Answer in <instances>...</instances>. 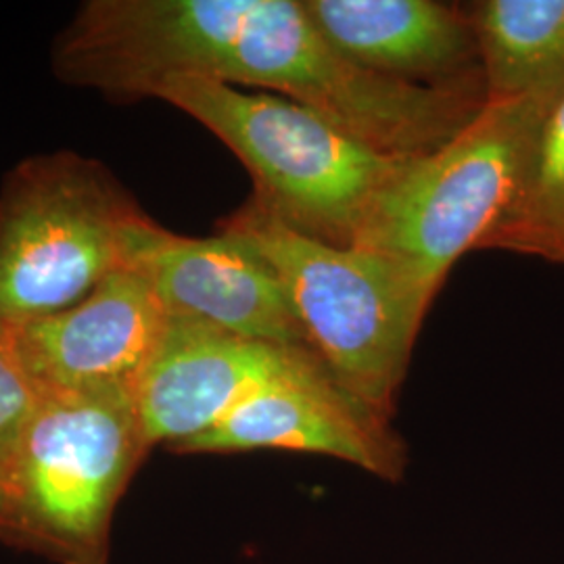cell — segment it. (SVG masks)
Listing matches in <instances>:
<instances>
[{
  "instance_id": "obj_1",
  "label": "cell",
  "mask_w": 564,
  "mask_h": 564,
  "mask_svg": "<svg viewBox=\"0 0 564 564\" xmlns=\"http://www.w3.org/2000/svg\"><path fill=\"white\" fill-rule=\"evenodd\" d=\"M220 230L253 247L274 270L310 347L333 377L391 419L440 289L393 256L303 237L251 199Z\"/></svg>"
},
{
  "instance_id": "obj_2",
  "label": "cell",
  "mask_w": 564,
  "mask_h": 564,
  "mask_svg": "<svg viewBox=\"0 0 564 564\" xmlns=\"http://www.w3.org/2000/svg\"><path fill=\"white\" fill-rule=\"evenodd\" d=\"M151 97L199 121L241 160L253 181L251 202L328 245H356L370 207L408 162L281 95L176 76L160 82Z\"/></svg>"
},
{
  "instance_id": "obj_3",
  "label": "cell",
  "mask_w": 564,
  "mask_h": 564,
  "mask_svg": "<svg viewBox=\"0 0 564 564\" xmlns=\"http://www.w3.org/2000/svg\"><path fill=\"white\" fill-rule=\"evenodd\" d=\"M563 93L485 102L442 149L403 163L354 247L393 256L442 289L452 265L481 249L517 202L545 118Z\"/></svg>"
},
{
  "instance_id": "obj_4",
  "label": "cell",
  "mask_w": 564,
  "mask_h": 564,
  "mask_svg": "<svg viewBox=\"0 0 564 564\" xmlns=\"http://www.w3.org/2000/svg\"><path fill=\"white\" fill-rule=\"evenodd\" d=\"M149 452L134 389L42 395L7 477L0 540L57 564H109L116 508Z\"/></svg>"
},
{
  "instance_id": "obj_5",
  "label": "cell",
  "mask_w": 564,
  "mask_h": 564,
  "mask_svg": "<svg viewBox=\"0 0 564 564\" xmlns=\"http://www.w3.org/2000/svg\"><path fill=\"white\" fill-rule=\"evenodd\" d=\"M147 214L101 163L53 153L0 188V326L63 312L128 262Z\"/></svg>"
},
{
  "instance_id": "obj_6",
  "label": "cell",
  "mask_w": 564,
  "mask_h": 564,
  "mask_svg": "<svg viewBox=\"0 0 564 564\" xmlns=\"http://www.w3.org/2000/svg\"><path fill=\"white\" fill-rule=\"evenodd\" d=\"M258 449L337 458L389 484L402 481L408 468V449L391 419L349 393L312 349L256 389L223 423L176 452Z\"/></svg>"
},
{
  "instance_id": "obj_7",
  "label": "cell",
  "mask_w": 564,
  "mask_h": 564,
  "mask_svg": "<svg viewBox=\"0 0 564 564\" xmlns=\"http://www.w3.org/2000/svg\"><path fill=\"white\" fill-rule=\"evenodd\" d=\"M165 323L151 282L126 262L76 305L2 328L30 381L48 395L134 389Z\"/></svg>"
},
{
  "instance_id": "obj_8",
  "label": "cell",
  "mask_w": 564,
  "mask_h": 564,
  "mask_svg": "<svg viewBox=\"0 0 564 564\" xmlns=\"http://www.w3.org/2000/svg\"><path fill=\"white\" fill-rule=\"evenodd\" d=\"M310 347L241 337L220 326L167 316L134 383L144 442L176 452L274 379ZM314 351V349H312Z\"/></svg>"
},
{
  "instance_id": "obj_9",
  "label": "cell",
  "mask_w": 564,
  "mask_h": 564,
  "mask_svg": "<svg viewBox=\"0 0 564 564\" xmlns=\"http://www.w3.org/2000/svg\"><path fill=\"white\" fill-rule=\"evenodd\" d=\"M128 262L141 268L167 316L214 324L258 341L310 347L279 276L235 235L220 230L205 239L181 237L147 216Z\"/></svg>"
},
{
  "instance_id": "obj_10",
  "label": "cell",
  "mask_w": 564,
  "mask_h": 564,
  "mask_svg": "<svg viewBox=\"0 0 564 564\" xmlns=\"http://www.w3.org/2000/svg\"><path fill=\"white\" fill-rule=\"evenodd\" d=\"M303 7L324 39L362 69L485 95L468 7L435 0H303Z\"/></svg>"
},
{
  "instance_id": "obj_11",
  "label": "cell",
  "mask_w": 564,
  "mask_h": 564,
  "mask_svg": "<svg viewBox=\"0 0 564 564\" xmlns=\"http://www.w3.org/2000/svg\"><path fill=\"white\" fill-rule=\"evenodd\" d=\"M487 101L564 88V0L468 4Z\"/></svg>"
},
{
  "instance_id": "obj_12",
  "label": "cell",
  "mask_w": 564,
  "mask_h": 564,
  "mask_svg": "<svg viewBox=\"0 0 564 564\" xmlns=\"http://www.w3.org/2000/svg\"><path fill=\"white\" fill-rule=\"evenodd\" d=\"M481 249H505L547 262L564 258V93L545 118L523 188Z\"/></svg>"
},
{
  "instance_id": "obj_13",
  "label": "cell",
  "mask_w": 564,
  "mask_h": 564,
  "mask_svg": "<svg viewBox=\"0 0 564 564\" xmlns=\"http://www.w3.org/2000/svg\"><path fill=\"white\" fill-rule=\"evenodd\" d=\"M42 393L30 381L0 326V475L7 479Z\"/></svg>"
},
{
  "instance_id": "obj_14",
  "label": "cell",
  "mask_w": 564,
  "mask_h": 564,
  "mask_svg": "<svg viewBox=\"0 0 564 564\" xmlns=\"http://www.w3.org/2000/svg\"><path fill=\"white\" fill-rule=\"evenodd\" d=\"M9 505H11V494H9V484L7 479L0 475V529L7 523L9 517Z\"/></svg>"
},
{
  "instance_id": "obj_15",
  "label": "cell",
  "mask_w": 564,
  "mask_h": 564,
  "mask_svg": "<svg viewBox=\"0 0 564 564\" xmlns=\"http://www.w3.org/2000/svg\"><path fill=\"white\" fill-rule=\"evenodd\" d=\"M563 263H564V258H563Z\"/></svg>"
}]
</instances>
